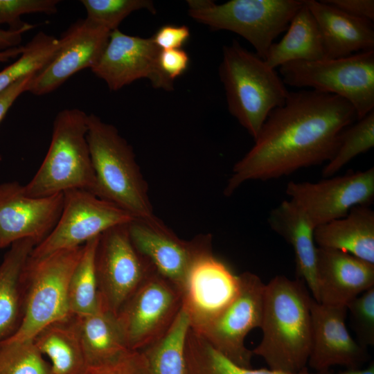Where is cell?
Wrapping results in <instances>:
<instances>
[{
    "label": "cell",
    "mask_w": 374,
    "mask_h": 374,
    "mask_svg": "<svg viewBox=\"0 0 374 374\" xmlns=\"http://www.w3.org/2000/svg\"><path fill=\"white\" fill-rule=\"evenodd\" d=\"M357 118L345 99L314 90L289 91L273 109L254 145L233 166L224 190L231 195L242 184L289 175L330 161L340 134Z\"/></svg>",
    "instance_id": "cell-1"
},
{
    "label": "cell",
    "mask_w": 374,
    "mask_h": 374,
    "mask_svg": "<svg viewBox=\"0 0 374 374\" xmlns=\"http://www.w3.org/2000/svg\"><path fill=\"white\" fill-rule=\"evenodd\" d=\"M305 283L278 275L265 285L262 338L253 350L269 369L297 373L307 368L312 344V299Z\"/></svg>",
    "instance_id": "cell-2"
},
{
    "label": "cell",
    "mask_w": 374,
    "mask_h": 374,
    "mask_svg": "<svg viewBox=\"0 0 374 374\" xmlns=\"http://www.w3.org/2000/svg\"><path fill=\"white\" fill-rule=\"evenodd\" d=\"M219 75L230 114L255 139L269 113L285 102L281 77L235 40L223 47Z\"/></svg>",
    "instance_id": "cell-3"
},
{
    "label": "cell",
    "mask_w": 374,
    "mask_h": 374,
    "mask_svg": "<svg viewBox=\"0 0 374 374\" xmlns=\"http://www.w3.org/2000/svg\"><path fill=\"white\" fill-rule=\"evenodd\" d=\"M87 137L98 197L116 204L134 218L154 215L148 184L132 148L118 130L90 114Z\"/></svg>",
    "instance_id": "cell-4"
},
{
    "label": "cell",
    "mask_w": 374,
    "mask_h": 374,
    "mask_svg": "<svg viewBox=\"0 0 374 374\" xmlns=\"http://www.w3.org/2000/svg\"><path fill=\"white\" fill-rule=\"evenodd\" d=\"M87 115L78 108L57 113L44 159L34 177L24 185L27 195L44 197L80 189L98 196L87 137Z\"/></svg>",
    "instance_id": "cell-5"
},
{
    "label": "cell",
    "mask_w": 374,
    "mask_h": 374,
    "mask_svg": "<svg viewBox=\"0 0 374 374\" xmlns=\"http://www.w3.org/2000/svg\"><path fill=\"white\" fill-rule=\"evenodd\" d=\"M82 249L83 245L39 258L29 256L22 274V318L17 331L3 341L33 339L49 324L70 316L68 287Z\"/></svg>",
    "instance_id": "cell-6"
},
{
    "label": "cell",
    "mask_w": 374,
    "mask_h": 374,
    "mask_svg": "<svg viewBox=\"0 0 374 374\" xmlns=\"http://www.w3.org/2000/svg\"><path fill=\"white\" fill-rule=\"evenodd\" d=\"M190 17L211 30L233 32L249 42L265 60L274 39L287 30L303 0H188Z\"/></svg>",
    "instance_id": "cell-7"
},
{
    "label": "cell",
    "mask_w": 374,
    "mask_h": 374,
    "mask_svg": "<svg viewBox=\"0 0 374 374\" xmlns=\"http://www.w3.org/2000/svg\"><path fill=\"white\" fill-rule=\"evenodd\" d=\"M285 85L338 96L355 109L357 120L374 110V50L279 67Z\"/></svg>",
    "instance_id": "cell-8"
},
{
    "label": "cell",
    "mask_w": 374,
    "mask_h": 374,
    "mask_svg": "<svg viewBox=\"0 0 374 374\" xmlns=\"http://www.w3.org/2000/svg\"><path fill=\"white\" fill-rule=\"evenodd\" d=\"M63 195L62 210L55 226L33 248L30 258H39L82 246L107 230L134 219L116 204L87 190H69Z\"/></svg>",
    "instance_id": "cell-9"
},
{
    "label": "cell",
    "mask_w": 374,
    "mask_h": 374,
    "mask_svg": "<svg viewBox=\"0 0 374 374\" xmlns=\"http://www.w3.org/2000/svg\"><path fill=\"white\" fill-rule=\"evenodd\" d=\"M128 224L115 226L98 240L95 267L100 304L116 315L155 271L133 245Z\"/></svg>",
    "instance_id": "cell-10"
},
{
    "label": "cell",
    "mask_w": 374,
    "mask_h": 374,
    "mask_svg": "<svg viewBox=\"0 0 374 374\" xmlns=\"http://www.w3.org/2000/svg\"><path fill=\"white\" fill-rule=\"evenodd\" d=\"M238 276V291L231 302L211 322L193 330L237 365L252 368L253 355L244 339L251 330L261 326L266 284L249 271Z\"/></svg>",
    "instance_id": "cell-11"
},
{
    "label": "cell",
    "mask_w": 374,
    "mask_h": 374,
    "mask_svg": "<svg viewBox=\"0 0 374 374\" xmlns=\"http://www.w3.org/2000/svg\"><path fill=\"white\" fill-rule=\"evenodd\" d=\"M181 307L180 291L157 271L152 274L116 314L128 349L142 350L161 338Z\"/></svg>",
    "instance_id": "cell-12"
},
{
    "label": "cell",
    "mask_w": 374,
    "mask_h": 374,
    "mask_svg": "<svg viewBox=\"0 0 374 374\" xmlns=\"http://www.w3.org/2000/svg\"><path fill=\"white\" fill-rule=\"evenodd\" d=\"M286 194L314 228L346 216L374 199V168L332 176L312 183L287 184Z\"/></svg>",
    "instance_id": "cell-13"
},
{
    "label": "cell",
    "mask_w": 374,
    "mask_h": 374,
    "mask_svg": "<svg viewBox=\"0 0 374 374\" xmlns=\"http://www.w3.org/2000/svg\"><path fill=\"white\" fill-rule=\"evenodd\" d=\"M127 226L136 249L180 292L195 258L211 247V235H199L190 240H182L154 215L134 218Z\"/></svg>",
    "instance_id": "cell-14"
},
{
    "label": "cell",
    "mask_w": 374,
    "mask_h": 374,
    "mask_svg": "<svg viewBox=\"0 0 374 374\" xmlns=\"http://www.w3.org/2000/svg\"><path fill=\"white\" fill-rule=\"evenodd\" d=\"M160 51L151 37L129 35L118 28L111 32L98 62L91 70L112 91L141 78L148 79L154 88L171 91L173 81L159 66Z\"/></svg>",
    "instance_id": "cell-15"
},
{
    "label": "cell",
    "mask_w": 374,
    "mask_h": 374,
    "mask_svg": "<svg viewBox=\"0 0 374 374\" xmlns=\"http://www.w3.org/2000/svg\"><path fill=\"white\" fill-rule=\"evenodd\" d=\"M238 288L239 276L213 255L212 246L201 252L181 290L190 328L197 330L214 319L234 299Z\"/></svg>",
    "instance_id": "cell-16"
},
{
    "label": "cell",
    "mask_w": 374,
    "mask_h": 374,
    "mask_svg": "<svg viewBox=\"0 0 374 374\" xmlns=\"http://www.w3.org/2000/svg\"><path fill=\"white\" fill-rule=\"evenodd\" d=\"M111 30L87 18L71 24L60 37L61 45L54 57L34 75L28 92L48 94L69 78L98 62L108 42Z\"/></svg>",
    "instance_id": "cell-17"
},
{
    "label": "cell",
    "mask_w": 374,
    "mask_h": 374,
    "mask_svg": "<svg viewBox=\"0 0 374 374\" xmlns=\"http://www.w3.org/2000/svg\"><path fill=\"white\" fill-rule=\"evenodd\" d=\"M63 199V193L33 197L17 181L1 184L0 248L27 238L41 242L55 226Z\"/></svg>",
    "instance_id": "cell-18"
},
{
    "label": "cell",
    "mask_w": 374,
    "mask_h": 374,
    "mask_svg": "<svg viewBox=\"0 0 374 374\" xmlns=\"http://www.w3.org/2000/svg\"><path fill=\"white\" fill-rule=\"evenodd\" d=\"M312 344L308 361L317 372L335 365L347 369L360 368L369 359L367 348L356 342L346 326V305H326L310 301Z\"/></svg>",
    "instance_id": "cell-19"
},
{
    "label": "cell",
    "mask_w": 374,
    "mask_h": 374,
    "mask_svg": "<svg viewBox=\"0 0 374 374\" xmlns=\"http://www.w3.org/2000/svg\"><path fill=\"white\" fill-rule=\"evenodd\" d=\"M317 302L346 305L374 287V264L339 250L317 247Z\"/></svg>",
    "instance_id": "cell-20"
},
{
    "label": "cell",
    "mask_w": 374,
    "mask_h": 374,
    "mask_svg": "<svg viewBox=\"0 0 374 374\" xmlns=\"http://www.w3.org/2000/svg\"><path fill=\"white\" fill-rule=\"evenodd\" d=\"M319 27L325 59L344 57L374 50L371 21L348 15L324 0H303Z\"/></svg>",
    "instance_id": "cell-21"
},
{
    "label": "cell",
    "mask_w": 374,
    "mask_h": 374,
    "mask_svg": "<svg viewBox=\"0 0 374 374\" xmlns=\"http://www.w3.org/2000/svg\"><path fill=\"white\" fill-rule=\"evenodd\" d=\"M267 221L271 229L292 247L297 278L305 283L316 300L317 247L314 239L315 228L306 215L290 200H283L271 210Z\"/></svg>",
    "instance_id": "cell-22"
},
{
    "label": "cell",
    "mask_w": 374,
    "mask_h": 374,
    "mask_svg": "<svg viewBox=\"0 0 374 374\" xmlns=\"http://www.w3.org/2000/svg\"><path fill=\"white\" fill-rule=\"evenodd\" d=\"M318 247L339 250L374 264V212L368 206L353 208L346 216L315 228Z\"/></svg>",
    "instance_id": "cell-23"
},
{
    "label": "cell",
    "mask_w": 374,
    "mask_h": 374,
    "mask_svg": "<svg viewBox=\"0 0 374 374\" xmlns=\"http://www.w3.org/2000/svg\"><path fill=\"white\" fill-rule=\"evenodd\" d=\"M36 245L28 238L12 243L0 264V342L10 337L19 326L24 303L22 274Z\"/></svg>",
    "instance_id": "cell-24"
},
{
    "label": "cell",
    "mask_w": 374,
    "mask_h": 374,
    "mask_svg": "<svg viewBox=\"0 0 374 374\" xmlns=\"http://www.w3.org/2000/svg\"><path fill=\"white\" fill-rule=\"evenodd\" d=\"M286 30L278 42L271 45L264 60L270 67L276 69L294 61L312 62L325 59L319 27L303 0Z\"/></svg>",
    "instance_id": "cell-25"
},
{
    "label": "cell",
    "mask_w": 374,
    "mask_h": 374,
    "mask_svg": "<svg viewBox=\"0 0 374 374\" xmlns=\"http://www.w3.org/2000/svg\"><path fill=\"white\" fill-rule=\"evenodd\" d=\"M33 340L50 360L52 374L86 373L89 366L75 316L49 324Z\"/></svg>",
    "instance_id": "cell-26"
},
{
    "label": "cell",
    "mask_w": 374,
    "mask_h": 374,
    "mask_svg": "<svg viewBox=\"0 0 374 374\" xmlns=\"http://www.w3.org/2000/svg\"><path fill=\"white\" fill-rule=\"evenodd\" d=\"M75 317L88 366L107 362L129 350L117 317L102 305L93 313Z\"/></svg>",
    "instance_id": "cell-27"
},
{
    "label": "cell",
    "mask_w": 374,
    "mask_h": 374,
    "mask_svg": "<svg viewBox=\"0 0 374 374\" xmlns=\"http://www.w3.org/2000/svg\"><path fill=\"white\" fill-rule=\"evenodd\" d=\"M190 326V318L181 307L167 332L141 350L150 374H186L185 344Z\"/></svg>",
    "instance_id": "cell-28"
},
{
    "label": "cell",
    "mask_w": 374,
    "mask_h": 374,
    "mask_svg": "<svg viewBox=\"0 0 374 374\" xmlns=\"http://www.w3.org/2000/svg\"><path fill=\"white\" fill-rule=\"evenodd\" d=\"M99 237L83 244L81 256L70 278L67 294L70 315H87L101 306L95 267Z\"/></svg>",
    "instance_id": "cell-29"
},
{
    "label": "cell",
    "mask_w": 374,
    "mask_h": 374,
    "mask_svg": "<svg viewBox=\"0 0 374 374\" xmlns=\"http://www.w3.org/2000/svg\"><path fill=\"white\" fill-rule=\"evenodd\" d=\"M186 374H312L308 368L297 373L253 369L237 365L189 328L185 344Z\"/></svg>",
    "instance_id": "cell-30"
},
{
    "label": "cell",
    "mask_w": 374,
    "mask_h": 374,
    "mask_svg": "<svg viewBox=\"0 0 374 374\" xmlns=\"http://www.w3.org/2000/svg\"><path fill=\"white\" fill-rule=\"evenodd\" d=\"M60 45V37L37 33L19 57L0 71V92L25 76L37 74L54 57Z\"/></svg>",
    "instance_id": "cell-31"
},
{
    "label": "cell",
    "mask_w": 374,
    "mask_h": 374,
    "mask_svg": "<svg viewBox=\"0 0 374 374\" xmlns=\"http://www.w3.org/2000/svg\"><path fill=\"white\" fill-rule=\"evenodd\" d=\"M373 146L374 110L343 130L338 148L323 167L322 176L324 178L334 176L352 159Z\"/></svg>",
    "instance_id": "cell-32"
},
{
    "label": "cell",
    "mask_w": 374,
    "mask_h": 374,
    "mask_svg": "<svg viewBox=\"0 0 374 374\" xmlns=\"http://www.w3.org/2000/svg\"><path fill=\"white\" fill-rule=\"evenodd\" d=\"M0 374H52L33 339L0 343Z\"/></svg>",
    "instance_id": "cell-33"
},
{
    "label": "cell",
    "mask_w": 374,
    "mask_h": 374,
    "mask_svg": "<svg viewBox=\"0 0 374 374\" xmlns=\"http://www.w3.org/2000/svg\"><path fill=\"white\" fill-rule=\"evenodd\" d=\"M86 18L107 28L118 29L120 24L132 12L145 9L155 13L154 3L150 0H81Z\"/></svg>",
    "instance_id": "cell-34"
},
{
    "label": "cell",
    "mask_w": 374,
    "mask_h": 374,
    "mask_svg": "<svg viewBox=\"0 0 374 374\" xmlns=\"http://www.w3.org/2000/svg\"><path fill=\"white\" fill-rule=\"evenodd\" d=\"M352 328L358 344L367 348L374 345V287L366 290L346 305Z\"/></svg>",
    "instance_id": "cell-35"
},
{
    "label": "cell",
    "mask_w": 374,
    "mask_h": 374,
    "mask_svg": "<svg viewBox=\"0 0 374 374\" xmlns=\"http://www.w3.org/2000/svg\"><path fill=\"white\" fill-rule=\"evenodd\" d=\"M57 0H0V25L6 24L10 30H19L28 23L21 20L26 14H55L57 12Z\"/></svg>",
    "instance_id": "cell-36"
},
{
    "label": "cell",
    "mask_w": 374,
    "mask_h": 374,
    "mask_svg": "<svg viewBox=\"0 0 374 374\" xmlns=\"http://www.w3.org/2000/svg\"><path fill=\"white\" fill-rule=\"evenodd\" d=\"M85 374H150L141 350H129L104 364L90 366Z\"/></svg>",
    "instance_id": "cell-37"
},
{
    "label": "cell",
    "mask_w": 374,
    "mask_h": 374,
    "mask_svg": "<svg viewBox=\"0 0 374 374\" xmlns=\"http://www.w3.org/2000/svg\"><path fill=\"white\" fill-rule=\"evenodd\" d=\"M189 37L188 26L166 24L160 27L151 38L160 50H170L181 48Z\"/></svg>",
    "instance_id": "cell-38"
},
{
    "label": "cell",
    "mask_w": 374,
    "mask_h": 374,
    "mask_svg": "<svg viewBox=\"0 0 374 374\" xmlns=\"http://www.w3.org/2000/svg\"><path fill=\"white\" fill-rule=\"evenodd\" d=\"M190 58L188 53L181 48L161 50L159 64L166 76L173 81L183 75L188 69Z\"/></svg>",
    "instance_id": "cell-39"
},
{
    "label": "cell",
    "mask_w": 374,
    "mask_h": 374,
    "mask_svg": "<svg viewBox=\"0 0 374 374\" xmlns=\"http://www.w3.org/2000/svg\"><path fill=\"white\" fill-rule=\"evenodd\" d=\"M324 1L351 16L373 21V0H324Z\"/></svg>",
    "instance_id": "cell-40"
},
{
    "label": "cell",
    "mask_w": 374,
    "mask_h": 374,
    "mask_svg": "<svg viewBox=\"0 0 374 374\" xmlns=\"http://www.w3.org/2000/svg\"><path fill=\"white\" fill-rule=\"evenodd\" d=\"M35 75L25 76L0 92V123L19 96L28 91L30 83Z\"/></svg>",
    "instance_id": "cell-41"
},
{
    "label": "cell",
    "mask_w": 374,
    "mask_h": 374,
    "mask_svg": "<svg viewBox=\"0 0 374 374\" xmlns=\"http://www.w3.org/2000/svg\"><path fill=\"white\" fill-rule=\"evenodd\" d=\"M35 27L28 24L19 30H3L0 28V51L19 46L22 40V35Z\"/></svg>",
    "instance_id": "cell-42"
},
{
    "label": "cell",
    "mask_w": 374,
    "mask_h": 374,
    "mask_svg": "<svg viewBox=\"0 0 374 374\" xmlns=\"http://www.w3.org/2000/svg\"><path fill=\"white\" fill-rule=\"evenodd\" d=\"M312 374H374V362L372 361L368 365V366L364 368H355V369H348L346 371L338 373H332L327 371L324 372L312 373Z\"/></svg>",
    "instance_id": "cell-43"
},
{
    "label": "cell",
    "mask_w": 374,
    "mask_h": 374,
    "mask_svg": "<svg viewBox=\"0 0 374 374\" xmlns=\"http://www.w3.org/2000/svg\"><path fill=\"white\" fill-rule=\"evenodd\" d=\"M24 46H19L0 51V62H6L12 58L19 57L24 51Z\"/></svg>",
    "instance_id": "cell-44"
}]
</instances>
